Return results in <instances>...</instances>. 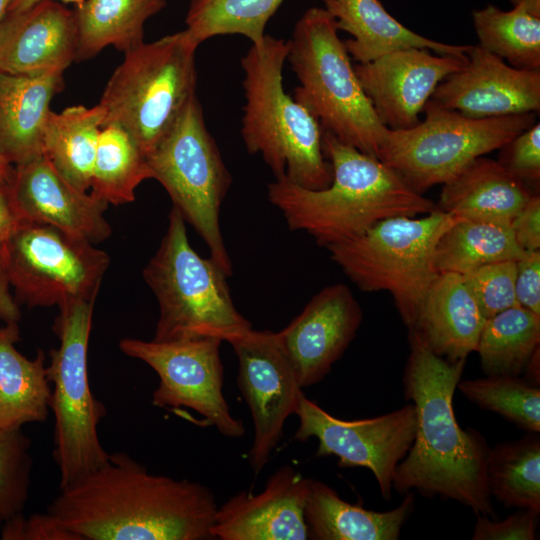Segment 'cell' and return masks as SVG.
<instances>
[{"mask_svg":"<svg viewBox=\"0 0 540 540\" xmlns=\"http://www.w3.org/2000/svg\"><path fill=\"white\" fill-rule=\"evenodd\" d=\"M217 508L209 487L116 452L60 489L47 511L80 540H210Z\"/></svg>","mask_w":540,"mask_h":540,"instance_id":"obj_1","label":"cell"},{"mask_svg":"<svg viewBox=\"0 0 540 540\" xmlns=\"http://www.w3.org/2000/svg\"><path fill=\"white\" fill-rule=\"evenodd\" d=\"M408 341L403 386L415 407L416 430L394 471L392 488L399 494L416 489L425 497L452 499L477 515L495 518L486 481L489 447L481 433L459 426L453 410L466 359L449 362L412 331Z\"/></svg>","mask_w":540,"mask_h":540,"instance_id":"obj_2","label":"cell"},{"mask_svg":"<svg viewBox=\"0 0 540 540\" xmlns=\"http://www.w3.org/2000/svg\"><path fill=\"white\" fill-rule=\"evenodd\" d=\"M322 146L332 167L328 187L311 190L285 179L267 185V198L288 228L307 232L318 246L328 248L352 239L385 218L415 217L436 208L378 158L326 131Z\"/></svg>","mask_w":540,"mask_h":540,"instance_id":"obj_3","label":"cell"},{"mask_svg":"<svg viewBox=\"0 0 540 540\" xmlns=\"http://www.w3.org/2000/svg\"><path fill=\"white\" fill-rule=\"evenodd\" d=\"M288 51V41L265 35L242 57L245 105L241 135L247 151L260 154L275 179L321 190L333 176L323 152V129L283 88Z\"/></svg>","mask_w":540,"mask_h":540,"instance_id":"obj_4","label":"cell"},{"mask_svg":"<svg viewBox=\"0 0 540 540\" xmlns=\"http://www.w3.org/2000/svg\"><path fill=\"white\" fill-rule=\"evenodd\" d=\"M288 43L287 60L299 81L292 97L323 131L378 158L388 129L357 78L333 16L321 7L307 9Z\"/></svg>","mask_w":540,"mask_h":540,"instance_id":"obj_5","label":"cell"},{"mask_svg":"<svg viewBox=\"0 0 540 540\" xmlns=\"http://www.w3.org/2000/svg\"><path fill=\"white\" fill-rule=\"evenodd\" d=\"M185 223L172 207L161 244L143 270L159 305L153 339L208 337L230 343L252 325L236 309L226 273L192 248Z\"/></svg>","mask_w":540,"mask_h":540,"instance_id":"obj_6","label":"cell"},{"mask_svg":"<svg viewBox=\"0 0 540 540\" xmlns=\"http://www.w3.org/2000/svg\"><path fill=\"white\" fill-rule=\"evenodd\" d=\"M198 44L185 30L124 52L98 103L147 157L196 95Z\"/></svg>","mask_w":540,"mask_h":540,"instance_id":"obj_7","label":"cell"},{"mask_svg":"<svg viewBox=\"0 0 540 540\" xmlns=\"http://www.w3.org/2000/svg\"><path fill=\"white\" fill-rule=\"evenodd\" d=\"M456 219L437 207L421 218L389 217L326 249L359 289L388 292L410 330L439 275L437 241Z\"/></svg>","mask_w":540,"mask_h":540,"instance_id":"obj_8","label":"cell"},{"mask_svg":"<svg viewBox=\"0 0 540 540\" xmlns=\"http://www.w3.org/2000/svg\"><path fill=\"white\" fill-rule=\"evenodd\" d=\"M94 301L63 305L54 324L59 347L49 352L47 377L53 385L49 408L55 418L53 459L60 489L108 461L98 424L105 406L95 398L88 379L87 355Z\"/></svg>","mask_w":540,"mask_h":540,"instance_id":"obj_9","label":"cell"},{"mask_svg":"<svg viewBox=\"0 0 540 540\" xmlns=\"http://www.w3.org/2000/svg\"><path fill=\"white\" fill-rule=\"evenodd\" d=\"M147 161L152 179L165 188L173 207L208 246L210 258L230 277L232 261L219 214L232 177L207 129L197 95L189 100Z\"/></svg>","mask_w":540,"mask_h":540,"instance_id":"obj_10","label":"cell"},{"mask_svg":"<svg viewBox=\"0 0 540 540\" xmlns=\"http://www.w3.org/2000/svg\"><path fill=\"white\" fill-rule=\"evenodd\" d=\"M423 112L424 120L412 128L388 129L378 156L420 194L536 123L535 113L470 118L430 99Z\"/></svg>","mask_w":540,"mask_h":540,"instance_id":"obj_11","label":"cell"},{"mask_svg":"<svg viewBox=\"0 0 540 540\" xmlns=\"http://www.w3.org/2000/svg\"><path fill=\"white\" fill-rule=\"evenodd\" d=\"M1 258L16 299L28 307L95 301L110 264L93 243L27 220L19 221Z\"/></svg>","mask_w":540,"mask_h":540,"instance_id":"obj_12","label":"cell"},{"mask_svg":"<svg viewBox=\"0 0 540 540\" xmlns=\"http://www.w3.org/2000/svg\"><path fill=\"white\" fill-rule=\"evenodd\" d=\"M217 338H190L171 341H145L123 338L120 350L149 365L159 377L152 395L158 408L191 409L228 438H240L245 429L235 418L223 394L224 368Z\"/></svg>","mask_w":540,"mask_h":540,"instance_id":"obj_13","label":"cell"},{"mask_svg":"<svg viewBox=\"0 0 540 540\" xmlns=\"http://www.w3.org/2000/svg\"><path fill=\"white\" fill-rule=\"evenodd\" d=\"M295 415L299 418L295 440L305 442L314 437L318 440L316 456H335L342 468L369 469L382 498L391 499L394 471L415 436L413 404L384 415L348 421L332 416L303 393Z\"/></svg>","mask_w":540,"mask_h":540,"instance_id":"obj_14","label":"cell"},{"mask_svg":"<svg viewBox=\"0 0 540 540\" xmlns=\"http://www.w3.org/2000/svg\"><path fill=\"white\" fill-rule=\"evenodd\" d=\"M238 360L237 385L253 420L249 465L260 473L296 413L303 394L296 373L276 333L253 328L229 343Z\"/></svg>","mask_w":540,"mask_h":540,"instance_id":"obj_15","label":"cell"},{"mask_svg":"<svg viewBox=\"0 0 540 540\" xmlns=\"http://www.w3.org/2000/svg\"><path fill=\"white\" fill-rule=\"evenodd\" d=\"M433 53L408 48L354 65L366 96L387 129L405 130L417 125L438 84L459 70L467 58V54Z\"/></svg>","mask_w":540,"mask_h":540,"instance_id":"obj_16","label":"cell"},{"mask_svg":"<svg viewBox=\"0 0 540 540\" xmlns=\"http://www.w3.org/2000/svg\"><path fill=\"white\" fill-rule=\"evenodd\" d=\"M363 319L351 290L342 283L322 288L276 333L302 388L322 381L344 354Z\"/></svg>","mask_w":540,"mask_h":540,"instance_id":"obj_17","label":"cell"},{"mask_svg":"<svg viewBox=\"0 0 540 540\" xmlns=\"http://www.w3.org/2000/svg\"><path fill=\"white\" fill-rule=\"evenodd\" d=\"M430 100L475 119L537 114L540 70L512 67L479 45H471L463 66L438 84Z\"/></svg>","mask_w":540,"mask_h":540,"instance_id":"obj_18","label":"cell"},{"mask_svg":"<svg viewBox=\"0 0 540 540\" xmlns=\"http://www.w3.org/2000/svg\"><path fill=\"white\" fill-rule=\"evenodd\" d=\"M7 188L20 220L48 224L93 244L111 234L104 217L108 204L71 185L44 155L14 165Z\"/></svg>","mask_w":540,"mask_h":540,"instance_id":"obj_19","label":"cell"},{"mask_svg":"<svg viewBox=\"0 0 540 540\" xmlns=\"http://www.w3.org/2000/svg\"><path fill=\"white\" fill-rule=\"evenodd\" d=\"M309 479L283 465L263 491H241L218 506L212 535L220 540H306L304 505Z\"/></svg>","mask_w":540,"mask_h":540,"instance_id":"obj_20","label":"cell"},{"mask_svg":"<svg viewBox=\"0 0 540 540\" xmlns=\"http://www.w3.org/2000/svg\"><path fill=\"white\" fill-rule=\"evenodd\" d=\"M77 44L74 10L58 1H40L4 18L0 71L28 76L63 73L76 59Z\"/></svg>","mask_w":540,"mask_h":540,"instance_id":"obj_21","label":"cell"},{"mask_svg":"<svg viewBox=\"0 0 540 540\" xmlns=\"http://www.w3.org/2000/svg\"><path fill=\"white\" fill-rule=\"evenodd\" d=\"M63 73L35 76L0 71V155L18 165L43 155L45 123Z\"/></svg>","mask_w":540,"mask_h":540,"instance_id":"obj_22","label":"cell"},{"mask_svg":"<svg viewBox=\"0 0 540 540\" xmlns=\"http://www.w3.org/2000/svg\"><path fill=\"white\" fill-rule=\"evenodd\" d=\"M484 322L462 275L444 272L430 287L409 331L436 355L456 362L475 351Z\"/></svg>","mask_w":540,"mask_h":540,"instance_id":"obj_23","label":"cell"},{"mask_svg":"<svg viewBox=\"0 0 540 540\" xmlns=\"http://www.w3.org/2000/svg\"><path fill=\"white\" fill-rule=\"evenodd\" d=\"M534 194L498 161L480 156L443 184L437 208L459 219L510 224Z\"/></svg>","mask_w":540,"mask_h":540,"instance_id":"obj_24","label":"cell"},{"mask_svg":"<svg viewBox=\"0 0 540 540\" xmlns=\"http://www.w3.org/2000/svg\"><path fill=\"white\" fill-rule=\"evenodd\" d=\"M338 30L352 36L344 42L355 62L366 63L388 53L428 49L442 55H465L471 45L446 44L415 33L390 15L379 0H321Z\"/></svg>","mask_w":540,"mask_h":540,"instance_id":"obj_25","label":"cell"},{"mask_svg":"<svg viewBox=\"0 0 540 540\" xmlns=\"http://www.w3.org/2000/svg\"><path fill=\"white\" fill-rule=\"evenodd\" d=\"M414 508L410 491L396 508L377 512L344 501L330 486L310 478L304 505L308 539L397 540Z\"/></svg>","mask_w":540,"mask_h":540,"instance_id":"obj_26","label":"cell"},{"mask_svg":"<svg viewBox=\"0 0 540 540\" xmlns=\"http://www.w3.org/2000/svg\"><path fill=\"white\" fill-rule=\"evenodd\" d=\"M17 322L0 327V431L20 429L48 417L51 397L45 355L29 359L16 348Z\"/></svg>","mask_w":540,"mask_h":540,"instance_id":"obj_27","label":"cell"},{"mask_svg":"<svg viewBox=\"0 0 540 540\" xmlns=\"http://www.w3.org/2000/svg\"><path fill=\"white\" fill-rule=\"evenodd\" d=\"M105 113L93 107L74 105L49 112L43 136V155L58 173L80 191L87 192L99 133Z\"/></svg>","mask_w":540,"mask_h":540,"instance_id":"obj_28","label":"cell"},{"mask_svg":"<svg viewBox=\"0 0 540 540\" xmlns=\"http://www.w3.org/2000/svg\"><path fill=\"white\" fill-rule=\"evenodd\" d=\"M165 5V0H84L74 9L75 61L93 58L107 46L126 52L144 42L146 21Z\"/></svg>","mask_w":540,"mask_h":540,"instance_id":"obj_29","label":"cell"},{"mask_svg":"<svg viewBox=\"0 0 540 540\" xmlns=\"http://www.w3.org/2000/svg\"><path fill=\"white\" fill-rule=\"evenodd\" d=\"M523 253L510 224L457 218L437 241L435 266L439 273L463 275L490 263L518 260Z\"/></svg>","mask_w":540,"mask_h":540,"instance_id":"obj_30","label":"cell"},{"mask_svg":"<svg viewBox=\"0 0 540 540\" xmlns=\"http://www.w3.org/2000/svg\"><path fill=\"white\" fill-rule=\"evenodd\" d=\"M152 179L147 157L133 137L117 123L102 125L90 180V194L106 204L135 200V190Z\"/></svg>","mask_w":540,"mask_h":540,"instance_id":"obj_31","label":"cell"},{"mask_svg":"<svg viewBox=\"0 0 540 540\" xmlns=\"http://www.w3.org/2000/svg\"><path fill=\"white\" fill-rule=\"evenodd\" d=\"M540 346V316L516 305L485 320L475 351L487 376H520Z\"/></svg>","mask_w":540,"mask_h":540,"instance_id":"obj_32","label":"cell"},{"mask_svg":"<svg viewBox=\"0 0 540 540\" xmlns=\"http://www.w3.org/2000/svg\"><path fill=\"white\" fill-rule=\"evenodd\" d=\"M523 438L489 448L486 481L491 497L507 508L540 512V437Z\"/></svg>","mask_w":540,"mask_h":540,"instance_id":"obj_33","label":"cell"},{"mask_svg":"<svg viewBox=\"0 0 540 540\" xmlns=\"http://www.w3.org/2000/svg\"><path fill=\"white\" fill-rule=\"evenodd\" d=\"M478 45L512 67L540 70V17L494 5L472 11Z\"/></svg>","mask_w":540,"mask_h":540,"instance_id":"obj_34","label":"cell"},{"mask_svg":"<svg viewBox=\"0 0 540 540\" xmlns=\"http://www.w3.org/2000/svg\"><path fill=\"white\" fill-rule=\"evenodd\" d=\"M283 0H190L184 29L200 45L219 35L239 34L252 44L265 37V27Z\"/></svg>","mask_w":540,"mask_h":540,"instance_id":"obj_35","label":"cell"},{"mask_svg":"<svg viewBox=\"0 0 540 540\" xmlns=\"http://www.w3.org/2000/svg\"><path fill=\"white\" fill-rule=\"evenodd\" d=\"M457 388L479 408L495 412L528 432H540L539 386L519 376L493 375L460 380Z\"/></svg>","mask_w":540,"mask_h":540,"instance_id":"obj_36","label":"cell"},{"mask_svg":"<svg viewBox=\"0 0 540 540\" xmlns=\"http://www.w3.org/2000/svg\"><path fill=\"white\" fill-rule=\"evenodd\" d=\"M30 440L20 429L0 431V516L19 513L29 497L32 459Z\"/></svg>","mask_w":540,"mask_h":540,"instance_id":"obj_37","label":"cell"},{"mask_svg":"<svg viewBox=\"0 0 540 540\" xmlns=\"http://www.w3.org/2000/svg\"><path fill=\"white\" fill-rule=\"evenodd\" d=\"M516 261L490 263L462 275L485 320L518 305L515 295Z\"/></svg>","mask_w":540,"mask_h":540,"instance_id":"obj_38","label":"cell"},{"mask_svg":"<svg viewBox=\"0 0 540 540\" xmlns=\"http://www.w3.org/2000/svg\"><path fill=\"white\" fill-rule=\"evenodd\" d=\"M497 160L529 188L540 182V123L536 122L500 149Z\"/></svg>","mask_w":540,"mask_h":540,"instance_id":"obj_39","label":"cell"},{"mask_svg":"<svg viewBox=\"0 0 540 540\" xmlns=\"http://www.w3.org/2000/svg\"><path fill=\"white\" fill-rule=\"evenodd\" d=\"M535 510L520 509L503 520L478 514L473 540H534L539 523Z\"/></svg>","mask_w":540,"mask_h":540,"instance_id":"obj_40","label":"cell"},{"mask_svg":"<svg viewBox=\"0 0 540 540\" xmlns=\"http://www.w3.org/2000/svg\"><path fill=\"white\" fill-rule=\"evenodd\" d=\"M3 540H80L66 528L54 515L36 513L24 517L19 513L5 521L1 526Z\"/></svg>","mask_w":540,"mask_h":540,"instance_id":"obj_41","label":"cell"},{"mask_svg":"<svg viewBox=\"0 0 540 540\" xmlns=\"http://www.w3.org/2000/svg\"><path fill=\"white\" fill-rule=\"evenodd\" d=\"M517 304L540 316V250L524 251L516 261Z\"/></svg>","mask_w":540,"mask_h":540,"instance_id":"obj_42","label":"cell"},{"mask_svg":"<svg viewBox=\"0 0 540 540\" xmlns=\"http://www.w3.org/2000/svg\"><path fill=\"white\" fill-rule=\"evenodd\" d=\"M515 241L524 251L540 250V197L532 195L510 223Z\"/></svg>","mask_w":540,"mask_h":540,"instance_id":"obj_43","label":"cell"},{"mask_svg":"<svg viewBox=\"0 0 540 540\" xmlns=\"http://www.w3.org/2000/svg\"><path fill=\"white\" fill-rule=\"evenodd\" d=\"M20 219L11 203L7 186L0 187V256Z\"/></svg>","mask_w":540,"mask_h":540,"instance_id":"obj_44","label":"cell"},{"mask_svg":"<svg viewBox=\"0 0 540 540\" xmlns=\"http://www.w3.org/2000/svg\"><path fill=\"white\" fill-rule=\"evenodd\" d=\"M9 280L0 256V319L5 323L18 322L21 314L9 290Z\"/></svg>","mask_w":540,"mask_h":540,"instance_id":"obj_45","label":"cell"},{"mask_svg":"<svg viewBox=\"0 0 540 540\" xmlns=\"http://www.w3.org/2000/svg\"><path fill=\"white\" fill-rule=\"evenodd\" d=\"M524 372H526L525 381L528 383L539 386L540 384V374H539V349L532 355L529 360Z\"/></svg>","mask_w":540,"mask_h":540,"instance_id":"obj_46","label":"cell"},{"mask_svg":"<svg viewBox=\"0 0 540 540\" xmlns=\"http://www.w3.org/2000/svg\"><path fill=\"white\" fill-rule=\"evenodd\" d=\"M40 1H43V0H13L9 6L8 13H17V12L26 10ZM54 1L63 2L66 4L71 3L75 6V8H79L84 2V0H54Z\"/></svg>","mask_w":540,"mask_h":540,"instance_id":"obj_47","label":"cell"},{"mask_svg":"<svg viewBox=\"0 0 540 540\" xmlns=\"http://www.w3.org/2000/svg\"><path fill=\"white\" fill-rule=\"evenodd\" d=\"M514 7H519L526 12L540 17V0H510Z\"/></svg>","mask_w":540,"mask_h":540,"instance_id":"obj_48","label":"cell"},{"mask_svg":"<svg viewBox=\"0 0 540 540\" xmlns=\"http://www.w3.org/2000/svg\"><path fill=\"white\" fill-rule=\"evenodd\" d=\"M13 166L0 155V187L8 185Z\"/></svg>","mask_w":540,"mask_h":540,"instance_id":"obj_49","label":"cell"},{"mask_svg":"<svg viewBox=\"0 0 540 540\" xmlns=\"http://www.w3.org/2000/svg\"><path fill=\"white\" fill-rule=\"evenodd\" d=\"M13 0H0V26L8 13V9Z\"/></svg>","mask_w":540,"mask_h":540,"instance_id":"obj_50","label":"cell"},{"mask_svg":"<svg viewBox=\"0 0 540 540\" xmlns=\"http://www.w3.org/2000/svg\"><path fill=\"white\" fill-rule=\"evenodd\" d=\"M3 521H4L3 518L0 516V527H1L2 524H3Z\"/></svg>","mask_w":540,"mask_h":540,"instance_id":"obj_51","label":"cell"}]
</instances>
